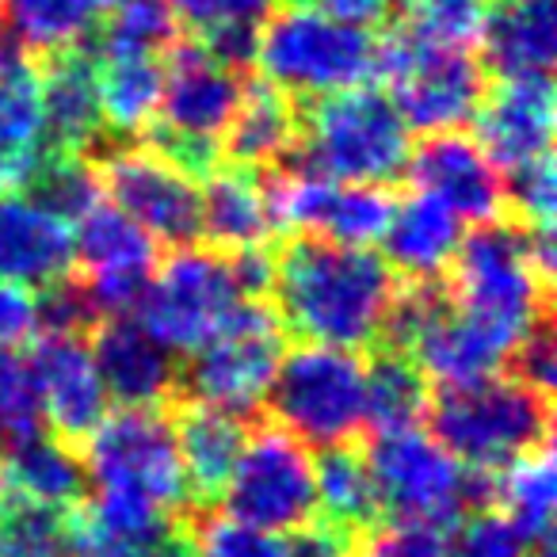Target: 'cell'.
<instances>
[{"mask_svg": "<svg viewBox=\"0 0 557 557\" xmlns=\"http://www.w3.org/2000/svg\"><path fill=\"white\" fill-rule=\"evenodd\" d=\"M397 275L374 248H348L321 237H295L275 252V313L278 325L306 344L371 348L394 310Z\"/></svg>", "mask_w": 557, "mask_h": 557, "instance_id": "1", "label": "cell"}, {"mask_svg": "<svg viewBox=\"0 0 557 557\" xmlns=\"http://www.w3.org/2000/svg\"><path fill=\"white\" fill-rule=\"evenodd\" d=\"M447 271V302L516 348L549 318L554 230H527L516 218H496L466 233Z\"/></svg>", "mask_w": 557, "mask_h": 557, "instance_id": "2", "label": "cell"}, {"mask_svg": "<svg viewBox=\"0 0 557 557\" xmlns=\"http://www.w3.org/2000/svg\"><path fill=\"white\" fill-rule=\"evenodd\" d=\"M412 138L386 88L359 85L325 96L302 115L298 141L275 169L344 184H394L405 176Z\"/></svg>", "mask_w": 557, "mask_h": 557, "instance_id": "3", "label": "cell"}, {"mask_svg": "<svg viewBox=\"0 0 557 557\" xmlns=\"http://www.w3.org/2000/svg\"><path fill=\"white\" fill-rule=\"evenodd\" d=\"M363 458L379 508L394 519L455 527L470 511L493 508L496 500V473L466 470L424 428L374 432Z\"/></svg>", "mask_w": 557, "mask_h": 557, "instance_id": "4", "label": "cell"}, {"mask_svg": "<svg viewBox=\"0 0 557 557\" xmlns=\"http://www.w3.org/2000/svg\"><path fill=\"white\" fill-rule=\"evenodd\" d=\"M428 420L435 440L466 470L500 473L516 458L549 447V397L511 374L440 389Z\"/></svg>", "mask_w": 557, "mask_h": 557, "instance_id": "5", "label": "cell"}, {"mask_svg": "<svg viewBox=\"0 0 557 557\" xmlns=\"http://www.w3.org/2000/svg\"><path fill=\"white\" fill-rule=\"evenodd\" d=\"M256 65L295 103L325 100L374 77V35L325 16L318 4H287L263 20Z\"/></svg>", "mask_w": 557, "mask_h": 557, "instance_id": "6", "label": "cell"}, {"mask_svg": "<svg viewBox=\"0 0 557 557\" xmlns=\"http://www.w3.org/2000/svg\"><path fill=\"white\" fill-rule=\"evenodd\" d=\"M374 73L386 81L389 100L409 131H458L478 115L485 100V65L478 50L443 47L397 20L374 39Z\"/></svg>", "mask_w": 557, "mask_h": 557, "instance_id": "7", "label": "cell"}, {"mask_svg": "<svg viewBox=\"0 0 557 557\" xmlns=\"http://www.w3.org/2000/svg\"><path fill=\"white\" fill-rule=\"evenodd\" d=\"M263 405L306 447H341L367 428V363L348 348L298 344L283 351Z\"/></svg>", "mask_w": 557, "mask_h": 557, "instance_id": "8", "label": "cell"}, {"mask_svg": "<svg viewBox=\"0 0 557 557\" xmlns=\"http://www.w3.org/2000/svg\"><path fill=\"white\" fill-rule=\"evenodd\" d=\"M283 351L287 348L275 306H268V298H245L233 310L230 325L210 344L195 348L180 367L176 397L248 417L263 409Z\"/></svg>", "mask_w": 557, "mask_h": 557, "instance_id": "9", "label": "cell"}, {"mask_svg": "<svg viewBox=\"0 0 557 557\" xmlns=\"http://www.w3.org/2000/svg\"><path fill=\"white\" fill-rule=\"evenodd\" d=\"M88 481L103 493H131L176 516L187 500L176 428L164 409L108 412L85 440Z\"/></svg>", "mask_w": 557, "mask_h": 557, "instance_id": "10", "label": "cell"}, {"mask_svg": "<svg viewBox=\"0 0 557 557\" xmlns=\"http://www.w3.org/2000/svg\"><path fill=\"white\" fill-rule=\"evenodd\" d=\"M245 302L237 278L230 271V256L218 248H172L169 260L157 263L149 275V290L134 318L172 351H187L210 344L233 310Z\"/></svg>", "mask_w": 557, "mask_h": 557, "instance_id": "11", "label": "cell"}, {"mask_svg": "<svg viewBox=\"0 0 557 557\" xmlns=\"http://www.w3.org/2000/svg\"><path fill=\"white\" fill-rule=\"evenodd\" d=\"M218 504L225 508V516L271 534H290L313 523L318 488H313L310 447L278 424L248 432Z\"/></svg>", "mask_w": 557, "mask_h": 557, "instance_id": "12", "label": "cell"}, {"mask_svg": "<svg viewBox=\"0 0 557 557\" xmlns=\"http://www.w3.org/2000/svg\"><path fill=\"white\" fill-rule=\"evenodd\" d=\"M92 164L100 172L103 199L141 225L157 245L184 248L202 237L199 184L146 141L111 146L92 157Z\"/></svg>", "mask_w": 557, "mask_h": 557, "instance_id": "13", "label": "cell"}, {"mask_svg": "<svg viewBox=\"0 0 557 557\" xmlns=\"http://www.w3.org/2000/svg\"><path fill=\"white\" fill-rule=\"evenodd\" d=\"M268 195L278 230L333 240L348 248H374L394 214V195L379 184L306 176L290 169H268Z\"/></svg>", "mask_w": 557, "mask_h": 557, "instance_id": "14", "label": "cell"}, {"mask_svg": "<svg viewBox=\"0 0 557 557\" xmlns=\"http://www.w3.org/2000/svg\"><path fill=\"white\" fill-rule=\"evenodd\" d=\"M240 96H245L240 73L214 62L199 42H172L164 50V88L153 131L222 149Z\"/></svg>", "mask_w": 557, "mask_h": 557, "instance_id": "15", "label": "cell"}, {"mask_svg": "<svg viewBox=\"0 0 557 557\" xmlns=\"http://www.w3.org/2000/svg\"><path fill=\"white\" fill-rule=\"evenodd\" d=\"M405 176L417 191L432 195L450 214H458V222L485 225L508 214L500 169L462 131L424 134L420 146H412Z\"/></svg>", "mask_w": 557, "mask_h": 557, "instance_id": "16", "label": "cell"}, {"mask_svg": "<svg viewBox=\"0 0 557 557\" xmlns=\"http://www.w3.org/2000/svg\"><path fill=\"white\" fill-rule=\"evenodd\" d=\"M35 394L42 405V424L65 443L88 440L96 424L108 417V389L96 371L88 336L42 333L27 348Z\"/></svg>", "mask_w": 557, "mask_h": 557, "instance_id": "17", "label": "cell"}, {"mask_svg": "<svg viewBox=\"0 0 557 557\" xmlns=\"http://www.w3.org/2000/svg\"><path fill=\"white\" fill-rule=\"evenodd\" d=\"M92 359L111 401L123 409H157L176 397L180 359L138 318H108L92 329Z\"/></svg>", "mask_w": 557, "mask_h": 557, "instance_id": "18", "label": "cell"}, {"mask_svg": "<svg viewBox=\"0 0 557 557\" xmlns=\"http://www.w3.org/2000/svg\"><path fill=\"white\" fill-rule=\"evenodd\" d=\"M554 81L549 77H511L496 81V88H485L473 141L481 153L504 172L519 169L527 161H539L549 153L554 141Z\"/></svg>", "mask_w": 557, "mask_h": 557, "instance_id": "19", "label": "cell"}, {"mask_svg": "<svg viewBox=\"0 0 557 557\" xmlns=\"http://www.w3.org/2000/svg\"><path fill=\"white\" fill-rule=\"evenodd\" d=\"M73 271V225L39 207L32 195L0 191V278L39 295Z\"/></svg>", "mask_w": 557, "mask_h": 557, "instance_id": "20", "label": "cell"}, {"mask_svg": "<svg viewBox=\"0 0 557 557\" xmlns=\"http://www.w3.org/2000/svg\"><path fill=\"white\" fill-rule=\"evenodd\" d=\"M39 96L47 146L58 149V153L92 157L96 138L108 134L100 108V70H96V58L85 47L47 58V70H39Z\"/></svg>", "mask_w": 557, "mask_h": 557, "instance_id": "21", "label": "cell"}, {"mask_svg": "<svg viewBox=\"0 0 557 557\" xmlns=\"http://www.w3.org/2000/svg\"><path fill=\"white\" fill-rule=\"evenodd\" d=\"M42 153L39 65L16 42H0V191H24Z\"/></svg>", "mask_w": 557, "mask_h": 557, "instance_id": "22", "label": "cell"}, {"mask_svg": "<svg viewBox=\"0 0 557 557\" xmlns=\"http://www.w3.org/2000/svg\"><path fill=\"white\" fill-rule=\"evenodd\" d=\"M462 225L440 199L412 187L405 199H394V214L382 233V260L389 263L397 278L409 283H435L447 275L458 245H462Z\"/></svg>", "mask_w": 557, "mask_h": 557, "instance_id": "23", "label": "cell"}, {"mask_svg": "<svg viewBox=\"0 0 557 557\" xmlns=\"http://www.w3.org/2000/svg\"><path fill=\"white\" fill-rule=\"evenodd\" d=\"M172 428H176L180 462H184L187 500L195 508H210L222 500V488L248 440L245 417L214 405L180 401V417L172 420Z\"/></svg>", "mask_w": 557, "mask_h": 557, "instance_id": "24", "label": "cell"}, {"mask_svg": "<svg viewBox=\"0 0 557 557\" xmlns=\"http://www.w3.org/2000/svg\"><path fill=\"white\" fill-rule=\"evenodd\" d=\"M202 207V237L210 248H260L278 230L275 207H271L268 180L245 164H225L207 172V184L199 187Z\"/></svg>", "mask_w": 557, "mask_h": 557, "instance_id": "25", "label": "cell"}, {"mask_svg": "<svg viewBox=\"0 0 557 557\" xmlns=\"http://www.w3.org/2000/svg\"><path fill=\"white\" fill-rule=\"evenodd\" d=\"M481 65L496 81L511 77H549L557 58V20L554 4H516L500 0L485 12L481 24Z\"/></svg>", "mask_w": 557, "mask_h": 557, "instance_id": "26", "label": "cell"}, {"mask_svg": "<svg viewBox=\"0 0 557 557\" xmlns=\"http://www.w3.org/2000/svg\"><path fill=\"white\" fill-rule=\"evenodd\" d=\"M0 481L12 500L39 504V508L73 511L88 496V466L73 443L58 435H35L0 458Z\"/></svg>", "mask_w": 557, "mask_h": 557, "instance_id": "27", "label": "cell"}, {"mask_svg": "<svg viewBox=\"0 0 557 557\" xmlns=\"http://www.w3.org/2000/svg\"><path fill=\"white\" fill-rule=\"evenodd\" d=\"M298 126H302V115H298V103L290 96L271 88L263 77L245 81V96H240L237 115L225 131L222 149L233 164H245L256 172L275 169L295 149Z\"/></svg>", "mask_w": 557, "mask_h": 557, "instance_id": "28", "label": "cell"}, {"mask_svg": "<svg viewBox=\"0 0 557 557\" xmlns=\"http://www.w3.org/2000/svg\"><path fill=\"white\" fill-rule=\"evenodd\" d=\"M496 511L511 519L527 542V557H554V511H557V470L549 447L516 458L496 473Z\"/></svg>", "mask_w": 557, "mask_h": 557, "instance_id": "29", "label": "cell"}, {"mask_svg": "<svg viewBox=\"0 0 557 557\" xmlns=\"http://www.w3.org/2000/svg\"><path fill=\"white\" fill-rule=\"evenodd\" d=\"M103 20V0H0V24L32 58L81 50Z\"/></svg>", "mask_w": 557, "mask_h": 557, "instance_id": "30", "label": "cell"}, {"mask_svg": "<svg viewBox=\"0 0 557 557\" xmlns=\"http://www.w3.org/2000/svg\"><path fill=\"white\" fill-rule=\"evenodd\" d=\"M73 256L85 275H153L157 240L103 199L73 222Z\"/></svg>", "mask_w": 557, "mask_h": 557, "instance_id": "31", "label": "cell"}, {"mask_svg": "<svg viewBox=\"0 0 557 557\" xmlns=\"http://www.w3.org/2000/svg\"><path fill=\"white\" fill-rule=\"evenodd\" d=\"M100 70V108L103 126L119 138L146 134L161 108L164 88V58L157 54H115L96 58Z\"/></svg>", "mask_w": 557, "mask_h": 557, "instance_id": "32", "label": "cell"}, {"mask_svg": "<svg viewBox=\"0 0 557 557\" xmlns=\"http://www.w3.org/2000/svg\"><path fill=\"white\" fill-rule=\"evenodd\" d=\"M313 488H318V511L325 516V523L356 539L379 523V493H374L367 458L356 443L325 447L313 458Z\"/></svg>", "mask_w": 557, "mask_h": 557, "instance_id": "33", "label": "cell"}, {"mask_svg": "<svg viewBox=\"0 0 557 557\" xmlns=\"http://www.w3.org/2000/svg\"><path fill=\"white\" fill-rule=\"evenodd\" d=\"M428 405H432L428 379L405 351L382 348L367 363V428L371 432L420 428Z\"/></svg>", "mask_w": 557, "mask_h": 557, "instance_id": "34", "label": "cell"}, {"mask_svg": "<svg viewBox=\"0 0 557 557\" xmlns=\"http://www.w3.org/2000/svg\"><path fill=\"white\" fill-rule=\"evenodd\" d=\"M24 195H32L39 207L58 214L62 222H77L85 218L96 202H103L100 172H96L92 157L85 153H58L47 146L42 161L35 164L32 180L24 184Z\"/></svg>", "mask_w": 557, "mask_h": 557, "instance_id": "35", "label": "cell"}, {"mask_svg": "<svg viewBox=\"0 0 557 557\" xmlns=\"http://www.w3.org/2000/svg\"><path fill=\"white\" fill-rule=\"evenodd\" d=\"M176 16H172L169 0H115L111 16L103 27H96L92 39L100 42L103 58L115 54H157L176 42Z\"/></svg>", "mask_w": 557, "mask_h": 557, "instance_id": "36", "label": "cell"}, {"mask_svg": "<svg viewBox=\"0 0 557 557\" xmlns=\"http://www.w3.org/2000/svg\"><path fill=\"white\" fill-rule=\"evenodd\" d=\"M73 516L12 500L0 508V557H70Z\"/></svg>", "mask_w": 557, "mask_h": 557, "instance_id": "37", "label": "cell"}, {"mask_svg": "<svg viewBox=\"0 0 557 557\" xmlns=\"http://www.w3.org/2000/svg\"><path fill=\"white\" fill-rule=\"evenodd\" d=\"M42 432H47V424H42V405L39 394H35L32 367L16 348H4L0 351V440L12 450Z\"/></svg>", "mask_w": 557, "mask_h": 557, "instance_id": "38", "label": "cell"}, {"mask_svg": "<svg viewBox=\"0 0 557 557\" xmlns=\"http://www.w3.org/2000/svg\"><path fill=\"white\" fill-rule=\"evenodd\" d=\"M485 12H488V0H409V9H405L401 20L432 42L473 50L481 39Z\"/></svg>", "mask_w": 557, "mask_h": 557, "instance_id": "39", "label": "cell"}, {"mask_svg": "<svg viewBox=\"0 0 557 557\" xmlns=\"http://www.w3.org/2000/svg\"><path fill=\"white\" fill-rule=\"evenodd\" d=\"M504 207H508V218H516L527 230H554V210H557L554 153L504 172Z\"/></svg>", "mask_w": 557, "mask_h": 557, "instance_id": "40", "label": "cell"}, {"mask_svg": "<svg viewBox=\"0 0 557 557\" xmlns=\"http://www.w3.org/2000/svg\"><path fill=\"white\" fill-rule=\"evenodd\" d=\"M191 542L199 557H287V534L248 527L225 511H202L195 519Z\"/></svg>", "mask_w": 557, "mask_h": 557, "instance_id": "41", "label": "cell"}, {"mask_svg": "<svg viewBox=\"0 0 557 557\" xmlns=\"http://www.w3.org/2000/svg\"><path fill=\"white\" fill-rule=\"evenodd\" d=\"M356 557H450V527L412 523H374L356 539Z\"/></svg>", "mask_w": 557, "mask_h": 557, "instance_id": "42", "label": "cell"}, {"mask_svg": "<svg viewBox=\"0 0 557 557\" xmlns=\"http://www.w3.org/2000/svg\"><path fill=\"white\" fill-rule=\"evenodd\" d=\"M450 557H527V542L504 511L481 508L455 523Z\"/></svg>", "mask_w": 557, "mask_h": 557, "instance_id": "43", "label": "cell"}, {"mask_svg": "<svg viewBox=\"0 0 557 557\" xmlns=\"http://www.w3.org/2000/svg\"><path fill=\"white\" fill-rule=\"evenodd\" d=\"M39 306V333H54V336H85L88 329L100 325L96 318V306L88 298L81 275H65L58 283H50L47 290L35 295Z\"/></svg>", "mask_w": 557, "mask_h": 557, "instance_id": "44", "label": "cell"}, {"mask_svg": "<svg viewBox=\"0 0 557 557\" xmlns=\"http://www.w3.org/2000/svg\"><path fill=\"white\" fill-rule=\"evenodd\" d=\"M176 24L191 27V32H210L222 24H256L271 16L275 0H169Z\"/></svg>", "mask_w": 557, "mask_h": 557, "instance_id": "45", "label": "cell"}, {"mask_svg": "<svg viewBox=\"0 0 557 557\" xmlns=\"http://www.w3.org/2000/svg\"><path fill=\"white\" fill-rule=\"evenodd\" d=\"M508 371L511 379L527 382L531 389L549 397L554 389V379H557V348H554V333H549V318H542L523 341L516 344L508 359Z\"/></svg>", "mask_w": 557, "mask_h": 557, "instance_id": "46", "label": "cell"}, {"mask_svg": "<svg viewBox=\"0 0 557 557\" xmlns=\"http://www.w3.org/2000/svg\"><path fill=\"white\" fill-rule=\"evenodd\" d=\"M202 50H207L214 62H222L225 70L245 73L248 65H256V50H260V27L256 24H222L202 32L199 39Z\"/></svg>", "mask_w": 557, "mask_h": 557, "instance_id": "47", "label": "cell"}, {"mask_svg": "<svg viewBox=\"0 0 557 557\" xmlns=\"http://www.w3.org/2000/svg\"><path fill=\"white\" fill-rule=\"evenodd\" d=\"M39 336V306L35 295L16 283L0 278V351L20 348V344Z\"/></svg>", "mask_w": 557, "mask_h": 557, "instance_id": "48", "label": "cell"}, {"mask_svg": "<svg viewBox=\"0 0 557 557\" xmlns=\"http://www.w3.org/2000/svg\"><path fill=\"white\" fill-rule=\"evenodd\" d=\"M287 557H356V534L341 531L333 523H306L290 531Z\"/></svg>", "mask_w": 557, "mask_h": 557, "instance_id": "49", "label": "cell"}, {"mask_svg": "<svg viewBox=\"0 0 557 557\" xmlns=\"http://www.w3.org/2000/svg\"><path fill=\"white\" fill-rule=\"evenodd\" d=\"M318 9L359 32H374L389 20V0H318Z\"/></svg>", "mask_w": 557, "mask_h": 557, "instance_id": "50", "label": "cell"}, {"mask_svg": "<svg viewBox=\"0 0 557 557\" xmlns=\"http://www.w3.org/2000/svg\"><path fill=\"white\" fill-rule=\"evenodd\" d=\"M70 557H138L134 549H126L123 542L108 539L103 531H96L85 516L73 519V549Z\"/></svg>", "mask_w": 557, "mask_h": 557, "instance_id": "51", "label": "cell"}, {"mask_svg": "<svg viewBox=\"0 0 557 557\" xmlns=\"http://www.w3.org/2000/svg\"><path fill=\"white\" fill-rule=\"evenodd\" d=\"M138 557H199V549H195V542H191V531L169 527V531H164L161 539L149 542Z\"/></svg>", "mask_w": 557, "mask_h": 557, "instance_id": "52", "label": "cell"}, {"mask_svg": "<svg viewBox=\"0 0 557 557\" xmlns=\"http://www.w3.org/2000/svg\"><path fill=\"white\" fill-rule=\"evenodd\" d=\"M9 504V488H4V481H0V508Z\"/></svg>", "mask_w": 557, "mask_h": 557, "instance_id": "53", "label": "cell"}, {"mask_svg": "<svg viewBox=\"0 0 557 557\" xmlns=\"http://www.w3.org/2000/svg\"><path fill=\"white\" fill-rule=\"evenodd\" d=\"M516 4H554V0H516Z\"/></svg>", "mask_w": 557, "mask_h": 557, "instance_id": "54", "label": "cell"}, {"mask_svg": "<svg viewBox=\"0 0 557 557\" xmlns=\"http://www.w3.org/2000/svg\"><path fill=\"white\" fill-rule=\"evenodd\" d=\"M4 455H9V443H4V440H0V458H4Z\"/></svg>", "mask_w": 557, "mask_h": 557, "instance_id": "55", "label": "cell"}, {"mask_svg": "<svg viewBox=\"0 0 557 557\" xmlns=\"http://www.w3.org/2000/svg\"><path fill=\"white\" fill-rule=\"evenodd\" d=\"M287 4H310V0H287Z\"/></svg>", "mask_w": 557, "mask_h": 557, "instance_id": "56", "label": "cell"}]
</instances>
